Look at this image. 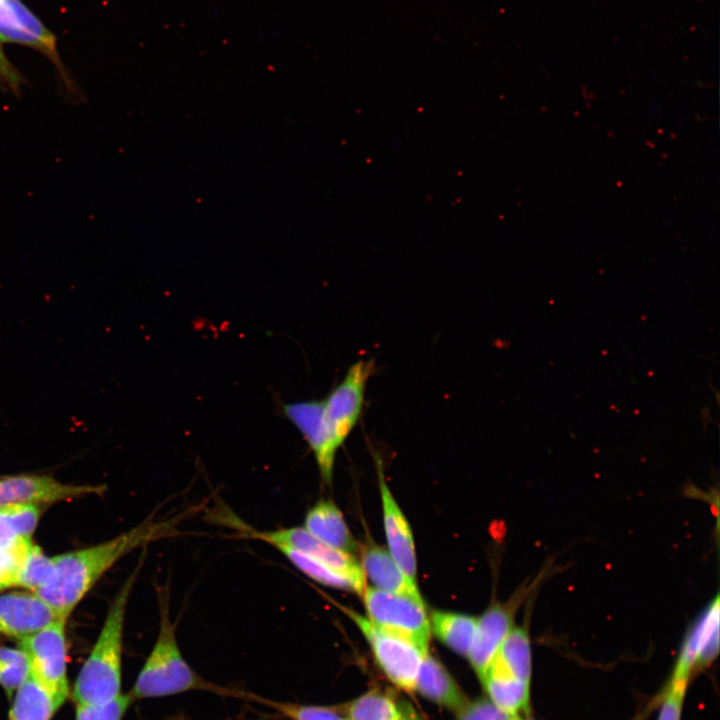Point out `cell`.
Listing matches in <instances>:
<instances>
[{
    "instance_id": "1",
    "label": "cell",
    "mask_w": 720,
    "mask_h": 720,
    "mask_svg": "<svg viewBox=\"0 0 720 720\" xmlns=\"http://www.w3.org/2000/svg\"><path fill=\"white\" fill-rule=\"evenodd\" d=\"M192 512L190 508L161 519L151 514L136 527L109 541L52 557V576L34 593L58 618L67 620L87 592L118 560L150 543L177 536L180 524Z\"/></svg>"
},
{
    "instance_id": "2",
    "label": "cell",
    "mask_w": 720,
    "mask_h": 720,
    "mask_svg": "<svg viewBox=\"0 0 720 720\" xmlns=\"http://www.w3.org/2000/svg\"><path fill=\"white\" fill-rule=\"evenodd\" d=\"M158 602V635L129 692L132 700L160 698L188 691H206L247 699L248 693L214 684L190 667L177 642L176 623L170 616L167 593L159 591Z\"/></svg>"
},
{
    "instance_id": "3",
    "label": "cell",
    "mask_w": 720,
    "mask_h": 720,
    "mask_svg": "<svg viewBox=\"0 0 720 720\" xmlns=\"http://www.w3.org/2000/svg\"><path fill=\"white\" fill-rule=\"evenodd\" d=\"M143 560L113 598L97 641L79 671L72 693L77 705L105 704L121 694L124 620Z\"/></svg>"
},
{
    "instance_id": "4",
    "label": "cell",
    "mask_w": 720,
    "mask_h": 720,
    "mask_svg": "<svg viewBox=\"0 0 720 720\" xmlns=\"http://www.w3.org/2000/svg\"><path fill=\"white\" fill-rule=\"evenodd\" d=\"M359 628L386 677L399 689L415 691V683L421 662L429 651L413 642L388 632L355 610L334 602Z\"/></svg>"
},
{
    "instance_id": "5",
    "label": "cell",
    "mask_w": 720,
    "mask_h": 720,
    "mask_svg": "<svg viewBox=\"0 0 720 720\" xmlns=\"http://www.w3.org/2000/svg\"><path fill=\"white\" fill-rule=\"evenodd\" d=\"M368 619L429 651L431 628L423 600L366 587L361 595Z\"/></svg>"
},
{
    "instance_id": "6",
    "label": "cell",
    "mask_w": 720,
    "mask_h": 720,
    "mask_svg": "<svg viewBox=\"0 0 720 720\" xmlns=\"http://www.w3.org/2000/svg\"><path fill=\"white\" fill-rule=\"evenodd\" d=\"M374 371V360L356 361L323 399L324 423L339 447L361 418L367 383Z\"/></svg>"
},
{
    "instance_id": "7",
    "label": "cell",
    "mask_w": 720,
    "mask_h": 720,
    "mask_svg": "<svg viewBox=\"0 0 720 720\" xmlns=\"http://www.w3.org/2000/svg\"><path fill=\"white\" fill-rule=\"evenodd\" d=\"M65 624L58 618L18 643L29 659L31 674L64 701L69 693Z\"/></svg>"
},
{
    "instance_id": "8",
    "label": "cell",
    "mask_w": 720,
    "mask_h": 720,
    "mask_svg": "<svg viewBox=\"0 0 720 720\" xmlns=\"http://www.w3.org/2000/svg\"><path fill=\"white\" fill-rule=\"evenodd\" d=\"M0 42L20 44L39 51L66 79L56 37L21 0H0Z\"/></svg>"
},
{
    "instance_id": "9",
    "label": "cell",
    "mask_w": 720,
    "mask_h": 720,
    "mask_svg": "<svg viewBox=\"0 0 720 720\" xmlns=\"http://www.w3.org/2000/svg\"><path fill=\"white\" fill-rule=\"evenodd\" d=\"M531 588H521L507 603L494 602L477 618L476 632L467 658L480 680L513 628L515 611Z\"/></svg>"
},
{
    "instance_id": "10",
    "label": "cell",
    "mask_w": 720,
    "mask_h": 720,
    "mask_svg": "<svg viewBox=\"0 0 720 720\" xmlns=\"http://www.w3.org/2000/svg\"><path fill=\"white\" fill-rule=\"evenodd\" d=\"M282 412L302 434L314 454L323 481L330 484L340 447L324 423L323 399L285 403Z\"/></svg>"
},
{
    "instance_id": "11",
    "label": "cell",
    "mask_w": 720,
    "mask_h": 720,
    "mask_svg": "<svg viewBox=\"0 0 720 720\" xmlns=\"http://www.w3.org/2000/svg\"><path fill=\"white\" fill-rule=\"evenodd\" d=\"M103 490V486L63 484L49 476H11L0 479V507L54 503L88 494H101Z\"/></svg>"
},
{
    "instance_id": "12",
    "label": "cell",
    "mask_w": 720,
    "mask_h": 720,
    "mask_svg": "<svg viewBox=\"0 0 720 720\" xmlns=\"http://www.w3.org/2000/svg\"><path fill=\"white\" fill-rule=\"evenodd\" d=\"M719 650V596L701 612L689 628L673 670L672 678L687 679L697 666L711 662Z\"/></svg>"
},
{
    "instance_id": "13",
    "label": "cell",
    "mask_w": 720,
    "mask_h": 720,
    "mask_svg": "<svg viewBox=\"0 0 720 720\" xmlns=\"http://www.w3.org/2000/svg\"><path fill=\"white\" fill-rule=\"evenodd\" d=\"M381 464V461L377 462V472L388 552L407 578L417 583V561L412 531L389 490Z\"/></svg>"
},
{
    "instance_id": "14",
    "label": "cell",
    "mask_w": 720,
    "mask_h": 720,
    "mask_svg": "<svg viewBox=\"0 0 720 720\" xmlns=\"http://www.w3.org/2000/svg\"><path fill=\"white\" fill-rule=\"evenodd\" d=\"M58 619L35 593L0 595V634L22 639Z\"/></svg>"
},
{
    "instance_id": "15",
    "label": "cell",
    "mask_w": 720,
    "mask_h": 720,
    "mask_svg": "<svg viewBox=\"0 0 720 720\" xmlns=\"http://www.w3.org/2000/svg\"><path fill=\"white\" fill-rule=\"evenodd\" d=\"M359 549L361 568L364 575L374 584V588L423 600L417 583L407 578L387 549L375 544H365Z\"/></svg>"
},
{
    "instance_id": "16",
    "label": "cell",
    "mask_w": 720,
    "mask_h": 720,
    "mask_svg": "<svg viewBox=\"0 0 720 720\" xmlns=\"http://www.w3.org/2000/svg\"><path fill=\"white\" fill-rule=\"evenodd\" d=\"M415 691L423 697L457 712L468 703V698L447 669L427 652L421 662Z\"/></svg>"
},
{
    "instance_id": "17",
    "label": "cell",
    "mask_w": 720,
    "mask_h": 720,
    "mask_svg": "<svg viewBox=\"0 0 720 720\" xmlns=\"http://www.w3.org/2000/svg\"><path fill=\"white\" fill-rule=\"evenodd\" d=\"M304 528L322 542L341 551L353 554L359 549L342 512L330 500H320L309 509Z\"/></svg>"
},
{
    "instance_id": "18",
    "label": "cell",
    "mask_w": 720,
    "mask_h": 720,
    "mask_svg": "<svg viewBox=\"0 0 720 720\" xmlns=\"http://www.w3.org/2000/svg\"><path fill=\"white\" fill-rule=\"evenodd\" d=\"M480 681L488 699L501 710L512 715L527 711L530 684L513 676L497 660L493 659Z\"/></svg>"
},
{
    "instance_id": "19",
    "label": "cell",
    "mask_w": 720,
    "mask_h": 720,
    "mask_svg": "<svg viewBox=\"0 0 720 720\" xmlns=\"http://www.w3.org/2000/svg\"><path fill=\"white\" fill-rule=\"evenodd\" d=\"M64 702L30 673L16 690L9 720H51Z\"/></svg>"
},
{
    "instance_id": "20",
    "label": "cell",
    "mask_w": 720,
    "mask_h": 720,
    "mask_svg": "<svg viewBox=\"0 0 720 720\" xmlns=\"http://www.w3.org/2000/svg\"><path fill=\"white\" fill-rule=\"evenodd\" d=\"M431 632L445 646L460 656L468 657L477 627L474 616L434 610L429 616Z\"/></svg>"
},
{
    "instance_id": "21",
    "label": "cell",
    "mask_w": 720,
    "mask_h": 720,
    "mask_svg": "<svg viewBox=\"0 0 720 720\" xmlns=\"http://www.w3.org/2000/svg\"><path fill=\"white\" fill-rule=\"evenodd\" d=\"M280 551L298 570L312 580L328 587L342 589L362 595L366 584L343 574L326 563L285 545H277Z\"/></svg>"
},
{
    "instance_id": "22",
    "label": "cell",
    "mask_w": 720,
    "mask_h": 720,
    "mask_svg": "<svg viewBox=\"0 0 720 720\" xmlns=\"http://www.w3.org/2000/svg\"><path fill=\"white\" fill-rule=\"evenodd\" d=\"M336 708L348 720H404V704H398L392 696L378 689Z\"/></svg>"
},
{
    "instance_id": "23",
    "label": "cell",
    "mask_w": 720,
    "mask_h": 720,
    "mask_svg": "<svg viewBox=\"0 0 720 720\" xmlns=\"http://www.w3.org/2000/svg\"><path fill=\"white\" fill-rule=\"evenodd\" d=\"M508 672L530 684L531 647L526 626H513L494 657Z\"/></svg>"
},
{
    "instance_id": "24",
    "label": "cell",
    "mask_w": 720,
    "mask_h": 720,
    "mask_svg": "<svg viewBox=\"0 0 720 720\" xmlns=\"http://www.w3.org/2000/svg\"><path fill=\"white\" fill-rule=\"evenodd\" d=\"M39 508L32 504L0 507V548L31 538L39 521Z\"/></svg>"
},
{
    "instance_id": "25",
    "label": "cell",
    "mask_w": 720,
    "mask_h": 720,
    "mask_svg": "<svg viewBox=\"0 0 720 720\" xmlns=\"http://www.w3.org/2000/svg\"><path fill=\"white\" fill-rule=\"evenodd\" d=\"M247 699L269 707L290 720H348L336 707L281 702L249 693Z\"/></svg>"
},
{
    "instance_id": "26",
    "label": "cell",
    "mask_w": 720,
    "mask_h": 720,
    "mask_svg": "<svg viewBox=\"0 0 720 720\" xmlns=\"http://www.w3.org/2000/svg\"><path fill=\"white\" fill-rule=\"evenodd\" d=\"M30 673L29 659L22 649L0 647V686L8 696L17 690Z\"/></svg>"
},
{
    "instance_id": "27",
    "label": "cell",
    "mask_w": 720,
    "mask_h": 720,
    "mask_svg": "<svg viewBox=\"0 0 720 720\" xmlns=\"http://www.w3.org/2000/svg\"><path fill=\"white\" fill-rule=\"evenodd\" d=\"M32 545L31 538H23L8 547L0 548V591L18 587Z\"/></svg>"
},
{
    "instance_id": "28",
    "label": "cell",
    "mask_w": 720,
    "mask_h": 720,
    "mask_svg": "<svg viewBox=\"0 0 720 720\" xmlns=\"http://www.w3.org/2000/svg\"><path fill=\"white\" fill-rule=\"evenodd\" d=\"M53 570L52 557H47L38 545L33 544L25 561L18 587L34 593L49 581Z\"/></svg>"
},
{
    "instance_id": "29",
    "label": "cell",
    "mask_w": 720,
    "mask_h": 720,
    "mask_svg": "<svg viewBox=\"0 0 720 720\" xmlns=\"http://www.w3.org/2000/svg\"><path fill=\"white\" fill-rule=\"evenodd\" d=\"M132 702L128 693L120 694L105 704L77 705L75 720H122Z\"/></svg>"
},
{
    "instance_id": "30",
    "label": "cell",
    "mask_w": 720,
    "mask_h": 720,
    "mask_svg": "<svg viewBox=\"0 0 720 720\" xmlns=\"http://www.w3.org/2000/svg\"><path fill=\"white\" fill-rule=\"evenodd\" d=\"M519 716L501 710L488 698L468 701L456 712V720H518Z\"/></svg>"
},
{
    "instance_id": "31",
    "label": "cell",
    "mask_w": 720,
    "mask_h": 720,
    "mask_svg": "<svg viewBox=\"0 0 720 720\" xmlns=\"http://www.w3.org/2000/svg\"><path fill=\"white\" fill-rule=\"evenodd\" d=\"M687 684V679H671L657 720H681Z\"/></svg>"
},
{
    "instance_id": "32",
    "label": "cell",
    "mask_w": 720,
    "mask_h": 720,
    "mask_svg": "<svg viewBox=\"0 0 720 720\" xmlns=\"http://www.w3.org/2000/svg\"><path fill=\"white\" fill-rule=\"evenodd\" d=\"M22 80L20 73L5 55L0 42V85L16 92L19 90Z\"/></svg>"
},
{
    "instance_id": "33",
    "label": "cell",
    "mask_w": 720,
    "mask_h": 720,
    "mask_svg": "<svg viewBox=\"0 0 720 720\" xmlns=\"http://www.w3.org/2000/svg\"><path fill=\"white\" fill-rule=\"evenodd\" d=\"M404 720H422L419 715L414 711V709L408 705L404 704Z\"/></svg>"
},
{
    "instance_id": "34",
    "label": "cell",
    "mask_w": 720,
    "mask_h": 720,
    "mask_svg": "<svg viewBox=\"0 0 720 720\" xmlns=\"http://www.w3.org/2000/svg\"><path fill=\"white\" fill-rule=\"evenodd\" d=\"M162 720H190V718L187 717V716H186L185 714H183V713H176V714H173V715H169V716H167L166 718H164V719H162Z\"/></svg>"
},
{
    "instance_id": "35",
    "label": "cell",
    "mask_w": 720,
    "mask_h": 720,
    "mask_svg": "<svg viewBox=\"0 0 720 720\" xmlns=\"http://www.w3.org/2000/svg\"><path fill=\"white\" fill-rule=\"evenodd\" d=\"M518 720H530V719H523L519 716Z\"/></svg>"
}]
</instances>
